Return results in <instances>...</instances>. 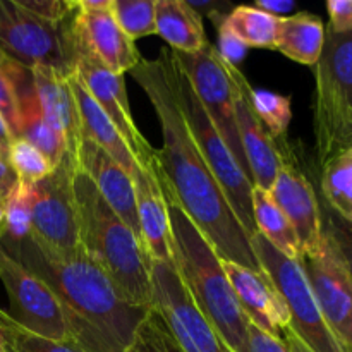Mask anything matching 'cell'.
<instances>
[{
	"mask_svg": "<svg viewBox=\"0 0 352 352\" xmlns=\"http://www.w3.org/2000/svg\"><path fill=\"white\" fill-rule=\"evenodd\" d=\"M223 65H226L227 74L234 85V112H236L237 133H239V141L244 157H246L251 181H253V186L270 192L282 158L270 134L267 133L251 107V85L248 82L246 76L239 71L237 65L229 64L226 60H223Z\"/></svg>",
	"mask_w": 352,
	"mask_h": 352,
	"instance_id": "15",
	"label": "cell"
},
{
	"mask_svg": "<svg viewBox=\"0 0 352 352\" xmlns=\"http://www.w3.org/2000/svg\"><path fill=\"white\" fill-rule=\"evenodd\" d=\"M74 17L54 24L31 12L23 0H0V50L26 69L71 72L76 58Z\"/></svg>",
	"mask_w": 352,
	"mask_h": 352,
	"instance_id": "6",
	"label": "cell"
},
{
	"mask_svg": "<svg viewBox=\"0 0 352 352\" xmlns=\"http://www.w3.org/2000/svg\"><path fill=\"white\" fill-rule=\"evenodd\" d=\"M0 352H7L6 347H3V342H2V337H0Z\"/></svg>",
	"mask_w": 352,
	"mask_h": 352,
	"instance_id": "44",
	"label": "cell"
},
{
	"mask_svg": "<svg viewBox=\"0 0 352 352\" xmlns=\"http://www.w3.org/2000/svg\"><path fill=\"white\" fill-rule=\"evenodd\" d=\"M270 195L291 222L299 241L301 256L318 250L323 239L322 208L306 175L294 165L280 160Z\"/></svg>",
	"mask_w": 352,
	"mask_h": 352,
	"instance_id": "16",
	"label": "cell"
},
{
	"mask_svg": "<svg viewBox=\"0 0 352 352\" xmlns=\"http://www.w3.org/2000/svg\"><path fill=\"white\" fill-rule=\"evenodd\" d=\"M141 243L151 261L172 263V236L167 203L160 184L158 162L140 167L133 175Z\"/></svg>",
	"mask_w": 352,
	"mask_h": 352,
	"instance_id": "19",
	"label": "cell"
},
{
	"mask_svg": "<svg viewBox=\"0 0 352 352\" xmlns=\"http://www.w3.org/2000/svg\"><path fill=\"white\" fill-rule=\"evenodd\" d=\"M322 189L333 212L347 217L352 213V148L337 155L322 167Z\"/></svg>",
	"mask_w": 352,
	"mask_h": 352,
	"instance_id": "28",
	"label": "cell"
},
{
	"mask_svg": "<svg viewBox=\"0 0 352 352\" xmlns=\"http://www.w3.org/2000/svg\"><path fill=\"white\" fill-rule=\"evenodd\" d=\"M67 79L72 89V96H74L76 109H78L81 138L91 141L96 146L102 148L103 151H107L133 179L134 172L140 168V165L134 160L133 151L129 150V146L122 140V136L117 131V127L113 126L112 120L109 119V116L100 109L95 98L89 95V91L85 88L74 69L69 72Z\"/></svg>",
	"mask_w": 352,
	"mask_h": 352,
	"instance_id": "21",
	"label": "cell"
},
{
	"mask_svg": "<svg viewBox=\"0 0 352 352\" xmlns=\"http://www.w3.org/2000/svg\"><path fill=\"white\" fill-rule=\"evenodd\" d=\"M3 205H6V223L0 239H28L31 236V222H33V186L17 181L12 191L3 199Z\"/></svg>",
	"mask_w": 352,
	"mask_h": 352,
	"instance_id": "29",
	"label": "cell"
},
{
	"mask_svg": "<svg viewBox=\"0 0 352 352\" xmlns=\"http://www.w3.org/2000/svg\"><path fill=\"white\" fill-rule=\"evenodd\" d=\"M12 134H10L9 127H7L6 120H3V117L0 116V151H2L3 158H6V153H7V148H9L10 141H12Z\"/></svg>",
	"mask_w": 352,
	"mask_h": 352,
	"instance_id": "42",
	"label": "cell"
},
{
	"mask_svg": "<svg viewBox=\"0 0 352 352\" xmlns=\"http://www.w3.org/2000/svg\"><path fill=\"white\" fill-rule=\"evenodd\" d=\"M251 201H253V222L256 232L282 254L292 260H299L301 248L294 229L270 192L254 186Z\"/></svg>",
	"mask_w": 352,
	"mask_h": 352,
	"instance_id": "25",
	"label": "cell"
},
{
	"mask_svg": "<svg viewBox=\"0 0 352 352\" xmlns=\"http://www.w3.org/2000/svg\"><path fill=\"white\" fill-rule=\"evenodd\" d=\"M131 72L160 122L164 146L157 150V162L162 181L222 260L261 270L250 237L234 215L189 129L179 98L172 50L164 48L151 60L141 58Z\"/></svg>",
	"mask_w": 352,
	"mask_h": 352,
	"instance_id": "1",
	"label": "cell"
},
{
	"mask_svg": "<svg viewBox=\"0 0 352 352\" xmlns=\"http://www.w3.org/2000/svg\"><path fill=\"white\" fill-rule=\"evenodd\" d=\"M0 248L50 287L69 339L82 352L129 349L150 306L127 302L85 251L71 258L52 256L31 236L23 241L0 239Z\"/></svg>",
	"mask_w": 352,
	"mask_h": 352,
	"instance_id": "2",
	"label": "cell"
},
{
	"mask_svg": "<svg viewBox=\"0 0 352 352\" xmlns=\"http://www.w3.org/2000/svg\"><path fill=\"white\" fill-rule=\"evenodd\" d=\"M74 40L79 48L113 74L124 76L141 62L136 41L131 40L113 17L112 0L76 2Z\"/></svg>",
	"mask_w": 352,
	"mask_h": 352,
	"instance_id": "14",
	"label": "cell"
},
{
	"mask_svg": "<svg viewBox=\"0 0 352 352\" xmlns=\"http://www.w3.org/2000/svg\"><path fill=\"white\" fill-rule=\"evenodd\" d=\"M74 170L76 158L67 155L47 177L33 186L31 239L57 258H71L81 251L72 195Z\"/></svg>",
	"mask_w": 352,
	"mask_h": 352,
	"instance_id": "9",
	"label": "cell"
},
{
	"mask_svg": "<svg viewBox=\"0 0 352 352\" xmlns=\"http://www.w3.org/2000/svg\"><path fill=\"white\" fill-rule=\"evenodd\" d=\"M110 9L120 30L133 41L148 34H157L155 0H112Z\"/></svg>",
	"mask_w": 352,
	"mask_h": 352,
	"instance_id": "33",
	"label": "cell"
},
{
	"mask_svg": "<svg viewBox=\"0 0 352 352\" xmlns=\"http://www.w3.org/2000/svg\"><path fill=\"white\" fill-rule=\"evenodd\" d=\"M30 72L40 113L48 126L64 138L69 153L76 158V150L81 141V127L67 79L69 72L54 67H33Z\"/></svg>",
	"mask_w": 352,
	"mask_h": 352,
	"instance_id": "20",
	"label": "cell"
},
{
	"mask_svg": "<svg viewBox=\"0 0 352 352\" xmlns=\"http://www.w3.org/2000/svg\"><path fill=\"white\" fill-rule=\"evenodd\" d=\"M222 267L246 318L282 337L291 325V315L270 277L263 270H253L232 261L222 260Z\"/></svg>",
	"mask_w": 352,
	"mask_h": 352,
	"instance_id": "17",
	"label": "cell"
},
{
	"mask_svg": "<svg viewBox=\"0 0 352 352\" xmlns=\"http://www.w3.org/2000/svg\"><path fill=\"white\" fill-rule=\"evenodd\" d=\"M17 138H24L30 141L41 155L48 160L52 167H57L69 153L67 143L64 138L52 129L43 119L38 109L36 98H34L33 85H31V72L21 91V113H19V131Z\"/></svg>",
	"mask_w": 352,
	"mask_h": 352,
	"instance_id": "24",
	"label": "cell"
},
{
	"mask_svg": "<svg viewBox=\"0 0 352 352\" xmlns=\"http://www.w3.org/2000/svg\"><path fill=\"white\" fill-rule=\"evenodd\" d=\"M327 10L330 14L329 30L333 33L352 31V0H329Z\"/></svg>",
	"mask_w": 352,
	"mask_h": 352,
	"instance_id": "38",
	"label": "cell"
},
{
	"mask_svg": "<svg viewBox=\"0 0 352 352\" xmlns=\"http://www.w3.org/2000/svg\"><path fill=\"white\" fill-rule=\"evenodd\" d=\"M155 30L181 54H196L208 45L201 14L184 0H155Z\"/></svg>",
	"mask_w": 352,
	"mask_h": 352,
	"instance_id": "22",
	"label": "cell"
},
{
	"mask_svg": "<svg viewBox=\"0 0 352 352\" xmlns=\"http://www.w3.org/2000/svg\"><path fill=\"white\" fill-rule=\"evenodd\" d=\"M3 223H6V205H3V198H0V236L3 234Z\"/></svg>",
	"mask_w": 352,
	"mask_h": 352,
	"instance_id": "43",
	"label": "cell"
},
{
	"mask_svg": "<svg viewBox=\"0 0 352 352\" xmlns=\"http://www.w3.org/2000/svg\"><path fill=\"white\" fill-rule=\"evenodd\" d=\"M17 184V177L10 168L9 162L0 157V198L6 199V196L12 191L14 186Z\"/></svg>",
	"mask_w": 352,
	"mask_h": 352,
	"instance_id": "39",
	"label": "cell"
},
{
	"mask_svg": "<svg viewBox=\"0 0 352 352\" xmlns=\"http://www.w3.org/2000/svg\"><path fill=\"white\" fill-rule=\"evenodd\" d=\"M248 352H291L282 337L267 332L248 320Z\"/></svg>",
	"mask_w": 352,
	"mask_h": 352,
	"instance_id": "36",
	"label": "cell"
},
{
	"mask_svg": "<svg viewBox=\"0 0 352 352\" xmlns=\"http://www.w3.org/2000/svg\"><path fill=\"white\" fill-rule=\"evenodd\" d=\"M6 160L9 162L17 181L28 186H34L54 170L47 158L24 138H14L10 141Z\"/></svg>",
	"mask_w": 352,
	"mask_h": 352,
	"instance_id": "32",
	"label": "cell"
},
{
	"mask_svg": "<svg viewBox=\"0 0 352 352\" xmlns=\"http://www.w3.org/2000/svg\"><path fill=\"white\" fill-rule=\"evenodd\" d=\"M280 17L272 16L254 6H241L230 10L223 24L248 48H275Z\"/></svg>",
	"mask_w": 352,
	"mask_h": 352,
	"instance_id": "26",
	"label": "cell"
},
{
	"mask_svg": "<svg viewBox=\"0 0 352 352\" xmlns=\"http://www.w3.org/2000/svg\"><path fill=\"white\" fill-rule=\"evenodd\" d=\"M220 57L229 64L237 65L244 57H246L248 47L223 24V21L219 26V47H215Z\"/></svg>",
	"mask_w": 352,
	"mask_h": 352,
	"instance_id": "37",
	"label": "cell"
},
{
	"mask_svg": "<svg viewBox=\"0 0 352 352\" xmlns=\"http://www.w3.org/2000/svg\"><path fill=\"white\" fill-rule=\"evenodd\" d=\"M0 337L7 352H82L71 340H50L17 327L0 308Z\"/></svg>",
	"mask_w": 352,
	"mask_h": 352,
	"instance_id": "31",
	"label": "cell"
},
{
	"mask_svg": "<svg viewBox=\"0 0 352 352\" xmlns=\"http://www.w3.org/2000/svg\"><path fill=\"white\" fill-rule=\"evenodd\" d=\"M126 352H184L172 336L160 313L150 306L143 323Z\"/></svg>",
	"mask_w": 352,
	"mask_h": 352,
	"instance_id": "34",
	"label": "cell"
},
{
	"mask_svg": "<svg viewBox=\"0 0 352 352\" xmlns=\"http://www.w3.org/2000/svg\"><path fill=\"white\" fill-rule=\"evenodd\" d=\"M325 47V26L320 17L308 12L280 17L275 50L291 60L316 65Z\"/></svg>",
	"mask_w": 352,
	"mask_h": 352,
	"instance_id": "23",
	"label": "cell"
},
{
	"mask_svg": "<svg viewBox=\"0 0 352 352\" xmlns=\"http://www.w3.org/2000/svg\"><path fill=\"white\" fill-rule=\"evenodd\" d=\"M0 282L9 301L7 315L21 329L50 340L69 339L57 298L40 277L0 248Z\"/></svg>",
	"mask_w": 352,
	"mask_h": 352,
	"instance_id": "11",
	"label": "cell"
},
{
	"mask_svg": "<svg viewBox=\"0 0 352 352\" xmlns=\"http://www.w3.org/2000/svg\"><path fill=\"white\" fill-rule=\"evenodd\" d=\"M72 195L81 250L109 275L127 302L151 306V260L140 237L107 205L78 165Z\"/></svg>",
	"mask_w": 352,
	"mask_h": 352,
	"instance_id": "4",
	"label": "cell"
},
{
	"mask_svg": "<svg viewBox=\"0 0 352 352\" xmlns=\"http://www.w3.org/2000/svg\"><path fill=\"white\" fill-rule=\"evenodd\" d=\"M282 339L287 344L289 351L291 352H313L298 336H296V332L292 329H285L284 333H282Z\"/></svg>",
	"mask_w": 352,
	"mask_h": 352,
	"instance_id": "41",
	"label": "cell"
},
{
	"mask_svg": "<svg viewBox=\"0 0 352 352\" xmlns=\"http://www.w3.org/2000/svg\"><path fill=\"white\" fill-rule=\"evenodd\" d=\"M76 165L91 179L107 205L141 239L136 191L131 175L107 151L85 138H81L76 150Z\"/></svg>",
	"mask_w": 352,
	"mask_h": 352,
	"instance_id": "18",
	"label": "cell"
},
{
	"mask_svg": "<svg viewBox=\"0 0 352 352\" xmlns=\"http://www.w3.org/2000/svg\"><path fill=\"white\" fill-rule=\"evenodd\" d=\"M160 170V168H158ZM170 220L172 263L201 315L230 352H248V318L215 253L201 230L162 181Z\"/></svg>",
	"mask_w": 352,
	"mask_h": 352,
	"instance_id": "3",
	"label": "cell"
},
{
	"mask_svg": "<svg viewBox=\"0 0 352 352\" xmlns=\"http://www.w3.org/2000/svg\"><path fill=\"white\" fill-rule=\"evenodd\" d=\"M316 302L332 332L352 352V275L323 234L318 250L299 258Z\"/></svg>",
	"mask_w": 352,
	"mask_h": 352,
	"instance_id": "12",
	"label": "cell"
},
{
	"mask_svg": "<svg viewBox=\"0 0 352 352\" xmlns=\"http://www.w3.org/2000/svg\"><path fill=\"white\" fill-rule=\"evenodd\" d=\"M254 7L272 14V16L287 17L291 16V10L294 9V3L292 2H258Z\"/></svg>",
	"mask_w": 352,
	"mask_h": 352,
	"instance_id": "40",
	"label": "cell"
},
{
	"mask_svg": "<svg viewBox=\"0 0 352 352\" xmlns=\"http://www.w3.org/2000/svg\"><path fill=\"white\" fill-rule=\"evenodd\" d=\"M322 223L323 234L329 237L332 246L339 253L340 260L352 275V223L346 217L333 212L330 206H327L325 212H322Z\"/></svg>",
	"mask_w": 352,
	"mask_h": 352,
	"instance_id": "35",
	"label": "cell"
},
{
	"mask_svg": "<svg viewBox=\"0 0 352 352\" xmlns=\"http://www.w3.org/2000/svg\"><path fill=\"white\" fill-rule=\"evenodd\" d=\"M346 219H347V220H349V222L352 223V213H351V215H347V217H346Z\"/></svg>",
	"mask_w": 352,
	"mask_h": 352,
	"instance_id": "45",
	"label": "cell"
},
{
	"mask_svg": "<svg viewBox=\"0 0 352 352\" xmlns=\"http://www.w3.org/2000/svg\"><path fill=\"white\" fill-rule=\"evenodd\" d=\"M74 71L100 109L117 127L122 140L133 151L136 164L140 167H151L157 164V148H153V144L143 136L131 113L124 76L113 74L112 71L103 67L96 58H93L78 45H76Z\"/></svg>",
	"mask_w": 352,
	"mask_h": 352,
	"instance_id": "13",
	"label": "cell"
},
{
	"mask_svg": "<svg viewBox=\"0 0 352 352\" xmlns=\"http://www.w3.org/2000/svg\"><path fill=\"white\" fill-rule=\"evenodd\" d=\"M250 241L260 268L270 277L287 306L291 315L289 329L294 330L296 336L313 352H349L323 318L299 260L282 254L260 234Z\"/></svg>",
	"mask_w": 352,
	"mask_h": 352,
	"instance_id": "7",
	"label": "cell"
},
{
	"mask_svg": "<svg viewBox=\"0 0 352 352\" xmlns=\"http://www.w3.org/2000/svg\"><path fill=\"white\" fill-rule=\"evenodd\" d=\"M250 102L254 113L263 124L270 138H280L287 133L292 119L291 98L268 89L250 88Z\"/></svg>",
	"mask_w": 352,
	"mask_h": 352,
	"instance_id": "30",
	"label": "cell"
},
{
	"mask_svg": "<svg viewBox=\"0 0 352 352\" xmlns=\"http://www.w3.org/2000/svg\"><path fill=\"white\" fill-rule=\"evenodd\" d=\"M175 81H177L179 98H181L182 110H184L186 120H188L192 138H195L206 165L212 170L213 177L217 179L219 186L222 188L234 215L237 217L241 227L251 239L258 234L253 222V201H251L254 188L253 181L243 170V167L237 164L234 155L230 153L229 146L222 140L217 127L213 126L199 100L196 98L191 85H189L188 76L184 74L177 60H175Z\"/></svg>",
	"mask_w": 352,
	"mask_h": 352,
	"instance_id": "8",
	"label": "cell"
},
{
	"mask_svg": "<svg viewBox=\"0 0 352 352\" xmlns=\"http://www.w3.org/2000/svg\"><path fill=\"white\" fill-rule=\"evenodd\" d=\"M313 127L322 167L352 148V31L325 30V47L315 65Z\"/></svg>",
	"mask_w": 352,
	"mask_h": 352,
	"instance_id": "5",
	"label": "cell"
},
{
	"mask_svg": "<svg viewBox=\"0 0 352 352\" xmlns=\"http://www.w3.org/2000/svg\"><path fill=\"white\" fill-rule=\"evenodd\" d=\"M30 78V69L0 50V116L12 138H17L21 113V91Z\"/></svg>",
	"mask_w": 352,
	"mask_h": 352,
	"instance_id": "27",
	"label": "cell"
},
{
	"mask_svg": "<svg viewBox=\"0 0 352 352\" xmlns=\"http://www.w3.org/2000/svg\"><path fill=\"white\" fill-rule=\"evenodd\" d=\"M174 57L184 74L188 76L196 98L208 113L210 120L217 127L222 140L226 141L230 153L243 167V170L250 175L246 157H244L239 141V133H237L236 112H234V85L217 48L208 43L196 54L174 52Z\"/></svg>",
	"mask_w": 352,
	"mask_h": 352,
	"instance_id": "10",
	"label": "cell"
}]
</instances>
